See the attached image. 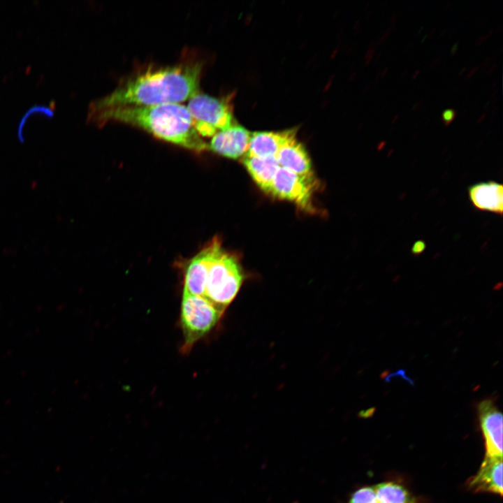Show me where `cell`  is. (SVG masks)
<instances>
[{
    "mask_svg": "<svg viewBox=\"0 0 503 503\" xmlns=\"http://www.w3.org/2000/svg\"><path fill=\"white\" fill-rule=\"evenodd\" d=\"M201 71V64L196 61L150 66L122 82L111 93L92 101L88 116L117 107L180 103L198 92Z\"/></svg>",
    "mask_w": 503,
    "mask_h": 503,
    "instance_id": "obj_1",
    "label": "cell"
},
{
    "mask_svg": "<svg viewBox=\"0 0 503 503\" xmlns=\"http://www.w3.org/2000/svg\"><path fill=\"white\" fill-rule=\"evenodd\" d=\"M87 119L99 125L109 122L126 124L194 152L207 149L192 125L187 106L180 103L108 108L87 116Z\"/></svg>",
    "mask_w": 503,
    "mask_h": 503,
    "instance_id": "obj_2",
    "label": "cell"
},
{
    "mask_svg": "<svg viewBox=\"0 0 503 503\" xmlns=\"http://www.w3.org/2000/svg\"><path fill=\"white\" fill-rule=\"evenodd\" d=\"M243 279L237 257L222 250L209 269L204 297L224 312L236 296Z\"/></svg>",
    "mask_w": 503,
    "mask_h": 503,
    "instance_id": "obj_3",
    "label": "cell"
},
{
    "mask_svg": "<svg viewBox=\"0 0 503 503\" xmlns=\"http://www.w3.org/2000/svg\"><path fill=\"white\" fill-rule=\"evenodd\" d=\"M223 312L203 296L183 293L180 309V325L183 333V353L194 345L218 323Z\"/></svg>",
    "mask_w": 503,
    "mask_h": 503,
    "instance_id": "obj_4",
    "label": "cell"
},
{
    "mask_svg": "<svg viewBox=\"0 0 503 503\" xmlns=\"http://www.w3.org/2000/svg\"><path fill=\"white\" fill-rule=\"evenodd\" d=\"M186 106L200 136L212 137L235 123L231 107L224 99L198 92L189 99Z\"/></svg>",
    "mask_w": 503,
    "mask_h": 503,
    "instance_id": "obj_5",
    "label": "cell"
},
{
    "mask_svg": "<svg viewBox=\"0 0 503 503\" xmlns=\"http://www.w3.org/2000/svg\"><path fill=\"white\" fill-rule=\"evenodd\" d=\"M314 182L279 167L272 180L269 194L294 203L303 210H312Z\"/></svg>",
    "mask_w": 503,
    "mask_h": 503,
    "instance_id": "obj_6",
    "label": "cell"
},
{
    "mask_svg": "<svg viewBox=\"0 0 503 503\" xmlns=\"http://www.w3.org/2000/svg\"><path fill=\"white\" fill-rule=\"evenodd\" d=\"M221 251V242L215 238L190 260L185 270L183 293L205 296L209 269Z\"/></svg>",
    "mask_w": 503,
    "mask_h": 503,
    "instance_id": "obj_7",
    "label": "cell"
},
{
    "mask_svg": "<svg viewBox=\"0 0 503 503\" xmlns=\"http://www.w3.org/2000/svg\"><path fill=\"white\" fill-rule=\"evenodd\" d=\"M480 427L485 439L486 455L502 456V414L491 398L477 406Z\"/></svg>",
    "mask_w": 503,
    "mask_h": 503,
    "instance_id": "obj_8",
    "label": "cell"
},
{
    "mask_svg": "<svg viewBox=\"0 0 503 503\" xmlns=\"http://www.w3.org/2000/svg\"><path fill=\"white\" fill-rule=\"evenodd\" d=\"M251 133L241 125L234 123L217 132L207 144V149L227 158L240 159L247 152Z\"/></svg>",
    "mask_w": 503,
    "mask_h": 503,
    "instance_id": "obj_9",
    "label": "cell"
},
{
    "mask_svg": "<svg viewBox=\"0 0 503 503\" xmlns=\"http://www.w3.org/2000/svg\"><path fill=\"white\" fill-rule=\"evenodd\" d=\"M275 157L280 167L314 182L311 160L304 146L296 138V135L282 146Z\"/></svg>",
    "mask_w": 503,
    "mask_h": 503,
    "instance_id": "obj_10",
    "label": "cell"
},
{
    "mask_svg": "<svg viewBox=\"0 0 503 503\" xmlns=\"http://www.w3.org/2000/svg\"><path fill=\"white\" fill-rule=\"evenodd\" d=\"M474 492L502 495V456L486 455L476 475L469 481Z\"/></svg>",
    "mask_w": 503,
    "mask_h": 503,
    "instance_id": "obj_11",
    "label": "cell"
},
{
    "mask_svg": "<svg viewBox=\"0 0 503 503\" xmlns=\"http://www.w3.org/2000/svg\"><path fill=\"white\" fill-rule=\"evenodd\" d=\"M468 195L476 209L502 214L503 187L501 183L488 181L474 184L468 187Z\"/></svg>",
    "mask_w": 503,
    "mask_h": 503,
    "instance_id": "obj_12",
    "label": "cell"
},
{
    "mask_svg": "<svg viewBox=\"0 0 503 503\" xmlns=\"http://www.w3.org/2000/svg\"><path fill=\"white\" fill-rule=\"evenodd\" d=\"M295 129L283 131H256L251 133L247 152L248 156H276L282 146L292 136Z\"/></svg>",
    "mask_w": 503,
    "mask_h": 503,
    "instance_id": "obj_13",
    "label": "cell"
},
{
    "mask_svg": "<svg viewBox=\"0 0 503 503\" xmlns=\"http://www.w3.org/2000/svg\"><path fill=\"white\" fill-rule=\"evenodd\" d=\"M242 163L256 184L269 193L272 180L280 166L275 156H245Z\"/></svg>",
    "mask_w": 503,
    "mask_h": 503,
    "instance_id": "obj_14",
    "label": "cell"
},
{
    "mask_svg": "<svg viewBox=\"0 0 503 503\" xmlns=\"http://www.w3.org/2000/svg\"><path fill=\"white\" fill-rule=\"evenodd\" d=\"M374 488L377 503H407L410 500L408 490L395 482L381 483Z\"/></svg>",
    "mask_w": 503,
    "mask_h": 503,
    "instance_id": "obj_15",
    "label": "cell"
},
{
    "mask_svg": "<svg viewBox=\"0 0 503 503\" xmlns=\"http://www.w3.org/2000/svg\"><path fill=\"white\" fill-rule=\"evenodd\" d=\"M347 503H377L374 486H364L354 491Z\"/></svg>",
    "mask_w": 503,
    "mask_h": 503,
    "instance_id": "obj_16",
    "label": "cell"
},
{
    "mask_svg": "<svg viewBox=\"0 0 503 503\" xmlns=\"http://www.w3.org/2000/svg\"><path fill=\"white\" fill-rule=\"evenodd\" d=\"M457 115V111L455 109L449 108L446 109L442 113V120L444 124L447 126H449L455 119Z\"/></svg>",
    "mask_w": 503,
    "mask_h": 503,
    "instance_id": "obj_17",
    "label": "cell"
},
{
    "mask_svg": "<svg viewBox=\"0 0 503 503\" xmlns=\"http://www.w3.org/2000/svg\"><path fill=\"white\" fill-rule=\"evenodd\" d=\"M425 247V242L419 240L416 242L411 247V252L414 254H419L422 253Z\"/></svg>",
    "mask_w": 503,
    "mask_h": 503,
    "instance_id": "obj_18",
    "label": "cell"
},
{
    "mask_svg": "<svg viewBox=\"0 0 503 503\" xmlns=\"http://www.w3.org/2000/svg\"><path fill=\"white\" fill-rule=\"evenodd\" d=\"M493 31L492 29L489 30V31L487 34H486L483 36H481L479 38H477V40L476 41V45L481 44L483 42H484L486 40H487V38H488L493 34Z\"/></svg>",
    "mask_w": 503,
    "mask_h": 503,
    "instance_id": "obj_19",
    "label": "cell"
},
{
    "mask_svg": "<svg viewBox=\"0 0 503 503\" xmlns=\"http://www.w3.org/2000/svg\"><path fill=\"white\" fill-rule=\"evenodd\" d=\"M479 66H474L471 70L469 71L466 76V80L469 79L474 73L475 72L479 69Z\"/></svg>",
    "mask_w": 503,
    "mask_h": 503,
    "instance_id": "obj_20",
    "label": "cell"
},
{
    "mask_svg": "<svg viewBox=\"0 0 503 503\" xmlns=\"http://www.w3.org/2000/svg\"><path fill=\"white\" fill-rule=\"evenodd\" d=\"M458 46H459V42H458V41H456V42L453 45V46H452L451 48V54L452 55H453V54H455L456 53V52H457V50H458Z\"/></svg>",
    "mask_w": 503,
    "mask_h": 503,
    "instance_id": "obj_21",
    "label": "cell"
},
{
    "mask_svg": "<svg viewBox=\"0 0 503 503\" xmlns=\"http://www.w3.org/2000/svg\"><path fill=\"white\" fill-rule=\"evenodd\" d=\"M492 57H487L481 64V68H486L488 64L490 62Z\"/></svg>",
    "mask_w": 503,
    "mask_h": 503,
    "instance_id": "obj_22",
    "label": "cell"
},
{
    "mask_svg": "<svg viewBox=\"0 0 503 503\" xmlns=\"http://www.w3.org/2000/svg\"><path fill=\"white\" fill-rule=\"evenodd\" d=\"M397 16H398V13H394L391 16V18H390V20H389L390 24H393V23L395 22V21L396 20Z\"/></svg>",
    "mask_w": 503,
    "mask_h": 503,
    "instance_id": "obj_23",
    "label": "cell"
},
{
    "mask_svg": "<svg viewBox=\"0 0 503 503\" xmlns=\"http://www.w3.org/2000/svg\"><path fill=\"white\" fill-rule=\"evenodd\" d=\"M422 103H423V100H420L418 102H417L413 106L412 110H414V111L417 110L419 108V107L421 105Z\"/></svg>",
    "mask_w": 503,
    "mask_h": 503,
    "instance_id": "obj_24",
    "label": "cell"
},
{
    "mask_svg": "<svg viewBox=\"0 0 503 503\" xmlns=\"http://www.w3.org/2000/svg\"><path fill=\"white\" fill-rule=\"evenodd\" d=\"M439 60H440L439 58H436V59H435L431 62L430 66V67H434V66H437V65L439 64Z\"/></svg>",
    "mask_w": 503,
    "mask_h": 503,
    "instance_id": "obj_25",
    "label": "cell"
},
{
    "mask_svg": "<svg viewBox=\"0 0 503 503\" xmlns=\"http://www.w3.org/2000/svg\"><path fill=\"white\" fill-rule=\"evenodd\" d=\"M387 71H388V67H385L384 68L382 69L381 71L379 72L378 73L380 77H384L385 75V74L386 73Z\"/></svg>",
    "mask_w": 503,
    "mask_h": 503,
    "instance_id": "obj_26",
    "label": "cell"
},
{
    "mask_svg": "<svg viewBox=\"0 0 503 503\" xmlns=\"http://www.w3.org/2000/svg\"><path fill=\"white\" fill-rule=\"evenodd\" d=\"M496 66H497V64H495L494 65H493V66L487 71V74L491 73L495 69Z\"/></svg>",
    "mask_w": 503,
    "mask_h": 503,
    "instance_id": "obj_27",
    "label": "cell"
},
{
    "mask_svg": "<svg viewBox=\"0 0 503 503\" xmlns=\"http://www.w3.org/2000/svg\"><path fill=\"white\" fill-rule=\"evenodd\" d=\"M420 73V70H416L411 75L412 79H415Z\"/></svg>",
    "mask_w": 503,
    "mask_h": 503,
    "instance_id": "obj_28",
    "label": "cell"
},
{
    "mask_svg": "<svg viewBox=\"0 0 503 503\" xmlns=\"http://www.w3.org/2000/svg\"><path fill=\"white\" fill-rule=\"evenodd\" d=\"M381 55V52H379V53L377 54V56H376V57H375V59H374V61H375V62L377 61L380 59Z\"/></svg>",
    "mask_w": 503,
    "mask_h": 503,
    "instance_id": "obj_29",
    "label": "cell"
},
{
    "mask_svg": "<svg viewBox=\"0 0 503 503\" xmlns=\"http://www.w3.org/2000/svg\"><path fill=\"white\" fill-rule=\"evenodd\" d=\"M485 117H486V113H483L481 117H480L479 119L477 120V122H481L484 119Z\"/></svg>",
    "mask_w": 503,
    "mask_h": 503,
    "instance_id": "obj_30",
    "label": "cell"
},
{
    "mask_svg": "<svg viewBox=\"0 0 503 503\" xmlns=\"http://www.w3.org/2000/svg\"><path fill=\"white\" fill-rule=\"evenodd\" d=\"M398 119V115H396L391 121L392 124H394Z\"/></svg>",
    "mask_w": 503,
    "mask_h": 503,
    "instance_id": "obj_31",
    "label": "cell"
},
{
    "mask_svg": "<svg viewBox=\"0 0 503 503\" xmlns=\"http://www.w3.org/2000/svg\"><path fill=\"white\" fill-rule=\"evenodd\" d=\"M412 46H413V43L411 42V43H409L407 45V48H406V50H407V49L409 50V49L410 48H411Z\"/></svg>",
    "mask_w": 503,
    "mask_h": 503,
    "instance_id": "obj_32",
    "label": "cell"
},
{
    "mask_svg": "<svg viewBox=\"0 0 503 503\" xmlns=\"http://www.w3.org/2000/svg\"><path fill=\"white\" fill-rule=\"evenodd\" d=\"M465 70H466V68H465V67H463V68L461 69V71L459 72V75H460L462 73H463V72H465Z\"/></svg>",
    "mask_w": 503,
    "mask_h": 503,
    "instance_id": "obj_33",
    "label": "cell"
},
{
    "mask_svg": "<svg viewBox=\"0 0 503 503\" xmlns=\"http://www.w3.org/2000/svg\"><path fill=\"white\" fill-rule=\"evenodd\" d=\"M435 28L433 27V28H432V29H431V31H429V33H428V36H430V35H431V34H432V33H433V32L435 31Z\"/></svg>",
    "mask_w": 503,
    "mask_h": 503,
    "instance_id": "obj_34",
    "label": "cell"
},
{
    "mask_svg": "<svg viewBox=\"0 0 503 503\" xmlns=\"http://www.w3.org/2000/svg\"><path fill=\"white\" fill-rule=\"evenodd\" d=\"M450 4H451V3H449L448 4L446 3V4L445 5V9H444V10H446V8H449V6Z\"/></svg>",
    "mask_w": 503,
    "mask_h": 503,
    "instance_id": "obj_35",
    "label": "cell"
},
{
    "mask_svg": "<svg viewBox=\"0 0 503 503\" xmlns=\"http://www.w3.org/2000/svg\"><path fill=\"white\" fill-rule=\"evenodd\" d=\"M409 503H412V502H409Z\"/></svg>",
    "mask_w": 503,
    "mask_h": 503,
    "instance_id": "obj_36",
    "label": "cell"
}]
</instances>
